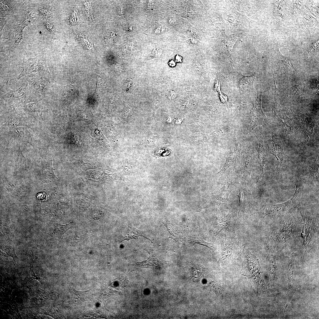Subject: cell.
<instances>
[{"mask_svg":"<svg viewBox=\"0 0 319 319\" xmlns=\"http://www.w3.org/2000/svg\"><path fill=\"white\" fill-rule=\"evenodd\" d=\"M24 77L29 78V82L45 80L49 82L53 79L47 69L45 59L40 56L30 59L24 64L17 79Z\"/></svg>","mask_w":319,"mask_h":319,"instance_id":"obj_1","label":"cell"},{"mask_svg":"<svg viewBox=\"0 0 319 319\" xmlns=\"http://www.w3.org/2000/svg\"><path fill=\"white\" fill-rule=\"evenodd\" d=\"M295 222L291 214L284 217L281 219L271 236L277 245H285L290 242L294 232L296 231L297 224Z\"/></svg>","mask_w":319,"mask_h":319,"instance_id":"obj_2","label":"cell"},{"mask_svg":"<svg viewBox=\"0 0 319 319\" xmlns=\"http://www.w3.org/2000/svg\"><path fill=\"white\" fill-rule=\"evenodd\" d=\"M261 92L258 93L255 101L252 103L253 107L246 123L249 132L259 125L264 127L276 126L270 122L263 112L261 105Z\"/></svg>","mask_w":319,"mask_h":319,"instance_id":"obj_3","label":"cell"},{"mask_svg":"<svg viewBox=\"0 0 319 319\" xmlns=\"http://www.w3.org/2000/svg\"><path fill=\"white\" fill-rule=\"evenodd\" d=\"M267 146L269 152L277 159V163L276 169L277 172L280 173L287 169L290 166V163L284 152L282 141L272 136L268 138Z\"/></svg>","mask_w":319,"mask_h":319,"instance_id":"obj_4","label":"cell"},{"mask_svg":"<svg viewBox=\"0 0 319 319\" xmlns=\"http://www.w3.org/2000/svg\"><path fill=\"white\" fill-rule=\"evenodd\" d=\"M42 102L41 96L28 89L23 101L19 106L25 114L31 115L37 120H43Z\"/></svg>","mask_w":319,"mask_h":319,"instance_id":"obj_5","label":"cell"},{"mask_svg":"<svg viewBox=\"0 0 319 319\" xmlns=\"http://www.w3.org/2000/svg\"><path fill=\"white\" fill-rule=\"evenodd\" d=\"M297 210L302 217L303 225L300 235L303 239V244L306 251L313 243L316 232V226L311 215L300 206H298Z\"/></svg>","mask_w":319,"mask_h":319,"instance_id":"obj_6","label":"cell"},{"mask_svg":"<svg viewBox=\"0 0 319 319\" xmlns=\"http://www.w3.org/2000/svg\"><path fill=\"white\" fill-rule=\"evenodd\" d=\"M235 211H230L228 214L222 219L217 217L214 218L209 230L213 232L215 236L222 231L227 232L230 235H236L235 227L237 220Z\"/></svg>","mask_w":319,"mask_h":319,"instance_id":"obj_7","label":"cell"},{"mask_svg":"<svg viewBox=\"0 0 319 319\" xmlns=\"http://www.w3.org/2000/svg\"><path fill=\"white\" fill-rule=\"evenodd\" d=\"M295 185L294 193L289 200L281 204H268L264 207L261 212L262 221L267 215L288 210L297 206L298 198L301 193V189L297 182H296Z\"/></svg>","mask_w":319,"mask_h":319,"instance_id":"obj_8","label":"cell"},{"mask_svg":"<svg viewBox=\"0 0 319 319\" xmlns=\"http://www.w3.org/2000/svg\"><path fill=\"white\" fill-rule=\"evenodd\" d=\"M1 90L4 93L2 97L4 101L13 109L21 104L28 91L27 85L24 84L17 90H11L8 87L7 81L1 87Z\"/></svg>","mask_w":319,"mask_h":319,"instance_id":"obj_9","label":"cell"},{"mask_svg":"<svg viewBox=\"0 0 319 319\" xmlns=\"http://www.w3.org/2000/svg\"><path fill=\"white\" fill-rule=\"evenodd\" d=\"M253 133L256 136L258 142L259 146L257 149L258 161L262 169L261 173L258 179L257 183L259 180H262L266 174L273 170L271 164L267 157L263 145V134L262 128L260 127L257 130H254Z\"/></svg>","mask_w":319,"mask_h":319,"instance_id":"obj_10","label":"cell"},{"mask_svg":"<svg viewBox=\"0 0 319 319\" xmlns=\"http://www.w3.org/2000/svg\"><path fill=\"white\" fill-rule=\"evenodd\" d=\"M274 84V98L272 105L271 108V113L273 118L275 121H280L283 124L285 130V135L287 136L291 130V127L287 124L288 119L283 112L282 107L280 103V99L278 89L275 83Z\"/></svg>","mask_w":319,"mask_h":319,"instance_id":"obj_11","label":"cell"},{"mask_svg":"<svg viewBox=\"0 0 319 319\" xmlns=\"http://www.w3.org/2000/svg\"><path fill=\"white\" fill-rule=\"evenodd\" d=\"M255 161L253 151L251 148H248L243 155L241 173L242 178L248 184L250 182V176Z\"/></svg>","mask_w":319,"mask_h":319,"instance_id":"obj_12","label":"cell"},{"mask_svg":"<svg viewBox=\"0 0 319 319\" xmlns=\"http://www.w3.org/2000/svg\"><path fill=\"white\" fill-rule=\"evenodd\" d=\"M240 257L242 263V272H251L260 268L258 259L245 247L242 248Z\"/></svg>","mask_w":319,"mask_h":319,"instance_id":"obj_13","label":"cell"},{"mask_svg":"<svg viewBox=\"0 0 319 319\" xmlns=\"http://www.w3.org/2000/svg\"><path fill=\"white\" fill-rule=\"evenodd\" d=\"M222 253L221 258L222 260H226L232 254L234 250L238 247L239 242L235 236L229 235L224 236L221 239Z\"/></svg>","mask_w":319,"mask_h":319,"instance_id":"obj_14","label":"cell"},{"mask_svg":"<svg viewBox=\"0 0 319 319\" xmlns=\"http://www.w3.org/2000/svg\"><path fill=\"white\" fill-rule=\"evenodd\" d=\"M234 186L235 183L232 180L228 178L226 179L217 194V203L218 205L227 204L229 195L233 190Z\"/></svg>","mask_w":319,"mask_h":319,"instance_id":"obj_15","label":"cell"},{"mask_svg":"<svg viewBox=\"0 0 319 319\" xmlns=\"http://www.w3.org/2000/svg\"><path fill=\"white\" fill-rule=\"evenodd\" d=\"M265 248L266 250L268 261L269 262V269L271 275L272 276L271 280L272 285H274V273L276 267V252L275 249L270 239L266 240L265 243Z\"/></svg>","mask_w":319,"mask_h":319,"instance_id":"obj_16","label":"cell"},{"mask_svg":"<svg viewBox=\"0 0 319 319\" xmlns=\"http://www.w3.org/2000/svg\"><path fill=\"white\" fill-rule=\"evenodd\" d=\"M240 150L241 144L237 142L232 147L227 155L225 163L222 169L216 174L217 177H220L227 169L234 165L239 157Z\"/></svg>","mask_w":319,"mask_h":319,"instance_id":"obj_17","label":"cell"},{"mask_svg":"<svg viewBox=\"0 0 319 319\" xmlns=\"http://www.w3.org/2000/svg\"><path fill=\"white\" fill-rule=\"evenodd\" d=\"M145 232L139 230L129 224L125 226L122 230L121 235L118 237L120 242L132 239H136L139 236H142L151 241L150 239L143 235Z\"/></svg>","mask_w":319,"mask_h":319,"instance_id":"obj_18","label":"cell"},{"mask_svg":"<svg viewBox=\"0 0 319 319\" xmlns=\"http://www.w3.org/2000/svg\"><path fill=\"white\" fill-rule=\"evenodd\" d=\"M258 69V68L253 74L250 76H245L241 74H238V85L242 93L247 94L252 91L253 82Z\"/></svg>","mask_w":319,"mask_h":319,"instance_id":"obj_19","label":"cell"},{"mask_svg":"<svg viewBox=\"0 0 319 319\" xmlns=\"http://www.w3.org/2000/svg\"><path fill=\"white\" fill-rule=\"evenodd\" d=\"M297 123L299 128L304 133L306 139L308 140L313 132V123L304 114L299 113L298 115Z\"/></svg>","mask_w":319,"mask_h":319,"instance_id":"obj_20","label":"cell"},{"mask_svg":"<svg viewBox=\"0 0 319 319\" xmlns=\"http://www.w3.org/2000/svg\"><path fill=\"white\" fill-rule=\"evenodd\" d=\"M11 134L14 139L27 142L33 146L34 136L26 128L16 127L11 131Z\"/></svg>","mask_w":319,"mask_h":319,"instance_id":"obj_21","label":"cell"},{"mask_svg":"<svg viewBox=\"0 0 319 319\" xmlns=\"http://www.w3.org/2000/svg\"><path fill=\"white\" fill-rule=\"evenodd\" d=\"M239 193L237 196L239 199V210L237 216L240 211H244L248 204L251 195L250 189L248 187H240L239 188Z\"/></svg>","mask_w":319,"mask_h":319,"instance_id":"obj_22","label":"cell"},{"mask_svg":"<svg viewBox=\"0 0 319 319\" xmlns=\"http://www.w3.org/2000/svg\"><path fill=\"white\" fill-rule=\"evenodd\" d=\"M276 60L277 64L281 65L283 68L289 71L296 73V71L292 64L290 58L286 57L281 54L279 50L278 46L276 47Z\"/></svg>","mask_w":319,"mask_h":319,"instance_id":"obj_23","label":"cell"},{"mask_svg":"<svg viewBox=\"0 0 319 319\" xmlns=\"http://www.w3.org/2000/svg\"><path fill=\"white\" fill-rule=\"evenodd\" d=\"M15 162L14 172L25 170L27 166V161L22 154L20 147L16 150L14 156Z\"/></svg>","mask_w":319,"mask_h":319,"instance_id":"obj_24","label":"cell"},{"mask_svg":"<svg viewBox=\"0 0 319 319\" xmlns=\"http://www.w3.org/2000/svg\"><path fill=\"white\" fill-rule=\"evenodd\" d=\"M73 224V222L65 225L56 224L54 225V230L53 231L54 235L59 239L61 240L64 234L71 228Z\"/></svg>","mask_w":319,"mask_h":319,"instance_id":"obj_25","label":"cell"},{"mask_svg":"<svg viewBox=\"0 0 319 319\" xmlns=\"http://www.w3.org/2000/svg\"><path fill=\"white\" fill-rule=\"evenodd\" d=\"M42 172L46 179H49L54 176L52 165L51 159L44 160L42 163Z\"/></svg>","mask_w":319,"mask_h":319,"instance_id":"obj_26","label":"cell"},{"mask_svg":"<svg viewBox=\"0 0 319 319\" xmlns=\"http://www.w3.org/2000/svg\"><path fill=\"white\" fill-rule=\"evenodd\" d=\"M288 270L289 273L288 276V285L289 286V289L288 291V294L290 293V292L292 291L293 288L292 284H294V260L293 258L292 254L290 256Z\"/></svg>","mask_w":319,"mask_h":319,"instance_id":"obj_27","label":"cell"},{"mask_svg":"<svg viewBox=\"0 0 319 319\" xmlns=\"http://www.w3.org/2000/svg\"><path fill=\"white\" fill-rule=\"evenodd\" d=\"M309 178L317 181H319V157L317 156L313 162L310 166Z\"/></svg>","mask_w":319,"mask_h":319,"instance_id":"obj_28","label":"cell"},{"mask_svg":"<svg viewBox=\"0 0 319 319\" xmlns=\"http://www.w3.org/2000/svg\"><path fill=\"white\" fill-rule=\"evenodd\" d=\"M91 234V232L86 231L83 230L75 232V235L72 238L70 245H75L77 243L82 241Z\"/></svg>","mask_w":319,"mask_h":319,"instance_id":"obj_29","label":"cell"},{"mask_svg":"<svg viewBox=\"0 0 319 319\" xmlns=\"http://www.w3.org/2000/svg\"><path fill=\"white\" fill-rule=\"evenodd\" d=\"M4 250L9 255L11 256L13 258L17 257L15 253L14 246L12 245H5Z\"/></svg>","mask_w":319,"mask_h":319,"instance_id":"obj_30","label":"cell"},{"mask_svg":"<svg viewBox=\"0 0 319 319\" xmlns=\"http://www.w3.org/2000/svg\"><path fill=\"white\" fill-rule=\"evenodd\" d=\"M182 58L178 55H177L175 57V61L177 62H181L182 61Z\"/></svg>","mask_w":319,"mask_h":319,"instance_id":"obj_31","label":"cell"},{"mask_svg":"<svg viewBox=\"0 0 319 319\" xmlns=\"http://www.w3.org/2000/svg\"><path fill=\"white\" fill-rule=\"evenodd\" d=\"M169 64L170 66L173 67L176 65V61L173 60H172L169 62Z\"/></svg>","mask_w":319,"mask_h":319,"instance_id":"obj_32","label":"cell"},{"mask_svg":"<svg viewBox=\"0 0 319 319\" xmlns=\"http://www.w3.org/2000/svg\"><path fill=\"white\" fill-rule=\"evenodd\" d=\"M191 42L192 43L196 44L197 43V40L194 39H192L191 40Z\"/></svg>","mask_w":319,"mask_h":319,"instance_id":"obj_33","label":"cell"}]
</instances>
